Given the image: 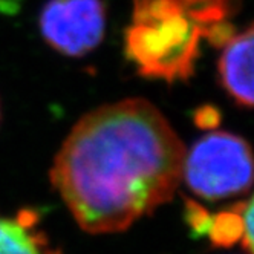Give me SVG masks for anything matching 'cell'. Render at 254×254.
I'll return each instance as SVG.
<instances>
[{
	"instance_id": "obj_9",
	"label": "cell",
	"mask_w": 254,
	"mask_h": 254,
	"mask_svg": "<svg viewBox=\"0 0 254 254\" xmlns=\"http://www.w3.org/2000/svg\"><path fill=\"white\" fill-rule=\"evenodd\" d=\"M186 221L190 225L193 234L196 236H204L208 233L210 225H211V216L210 213L193 199L186 197Z\"/></svg>"
},
{
	"instance_id": "obj_2",
	"label": "cell",
	"mask_w": 254,
	"mask_h": 254,
	"mask_svg": "<svg viewBox=\"0 0 254 254\" xmlns=\"http://www.w3.org/2000/svg\"><path fill=\"white\" fill-rule=\"evenodd\" d=\"M202 29L184 0H133L132 23L126 29V56L139 75L169 83L193 75Z\"/></svg>"
},
{
	"instance_id": "obj_10",
	"label": "cell",
	"mask_w": 254,
	"mask_h": 254,
	"mask_svg": "<svg viewBox=\"0 0 254 254\" xmlns=\"http://www.w3.org/2000/svg\"><path fill=\"white\" fill-rule=\"evenodd\" d=\"M193 120H194V124L204 130L214 129V127L219 126V123H221V114L213 106H202L194 112Z\"/></svg>"
},
{
	"instance_id": "obj_7",
	"label": "cell",
	"mask_w": 254,
	"mask_h": 254,
	"mask_svg": "<svg viewBox=\"0 0 254 254\" xmlns=\"http://www.w3.org/2000/svg\"><path fill=\"white\" fill-rule=\"evenodd\" d=\"M207 234L214 247L227 248L242 242L248 254H253V199L211 216Z\"/></svg>"
},
{
	"instance_id": "obj_5",
	"label": "cell",
	"mask_w": 254,
	"mask_h": 254,
	"mask_svg": "<svg viewBox=\"0 0 254 254\" xmlns=\"http://www.w3.org/2000/svg\"><path fill=\"white\" fill-rule=\"evenodd\" d=\"M253 39L254 32L250 25L224 46L219 59L222 86L236 103L247 109L253 107Z\"/></svg>"
},
{
	"instance_id": "obj_4",
	"label": "cell",
	"mask_w": 254,
	"mask_h": 254,
	"mask_svg": "<svg viewBox=\"0 0 254 254\" xmlns=\"http://www.w3.org/2000/svg\"><path fill=\"white\" fill-rule=\"evenodd\" d=\"M40 31L63 56H86L104 37L106 6L101 0H49L40 14Z\"/></svg>"
},
{
	"instance_id": "obj_11",
	"label": "cell",
	"mask_w": 254,
	"mask_h": 254,
	"mask_svg": "<svg viewBox=\"0 0 254 254\" xmlns=\"http://www.w3.org/2000/svg\"><path fill=\"white\" fill-rule=\"evenodd\" d=\"M54 254H59V253H54Z\"/></svg>"
},
{
	"instance_id": "obj_6",
	"label": "cell",
	"mask_w": 254,
	"mask_h": 254,
	"mask_svg": "<svg viewBox=\"0 0 254 254\" xmlns=\"http://www.w3.org/2000/svg\"><path fill=\"white\" fill-rule=\"evenodd\" d=\"M184 3L201 26L202 37L213 46L222 48L236 35L230 17L241 8V0H184Z\"/></svg>"
},
{
	"instance_id": "obj_3",
	"label": "cell",
	"mask_w": 254,
	"mask_h": 254,
	"mask_svg": "<svg viewBox=\"0 0 254 254\" xmlns=\"http://www.w3.org/2000/svg\"><path fill=\"white\" fill-rule=\"evenodd\" d=\"M183 176L191 191L210 201L245 193L253 183L248 142L227 132L205 135L186 153Z\"/></svg>"
},
{
	"instance_id": "obj_8",
	"label": "cell",
	"mask_w": 254,
	"mask_h": 254,
	"mask_svg": "<svg viewBox=\"0 0 254 254\" xmlns=\"http://www.w3.org/2000/svg\"><path fill=\"white\" fill-rule=\"evenodd\" d=\"M35 222L31 210L20 211L17 219L0 216V254H42L45 238L34 230Z\"/></svg>"
},
{
	"instance_id": "obj_1",
	"label": "cell",
	"mask_w": 254,
	"mask_h": 254,
	"mask_svg": "<svg viewBox=\"0 0 254 254\" xmlns=\"http://www.w3.org/2000/svg\"><path fill=\"white\" fill-rule=\"evenodd\" d=\"M186 153L159 109L127 98L95 109L74 126L51 181L84 231L118 233L173 197Z\"/></svg>"
}]
</instances>
